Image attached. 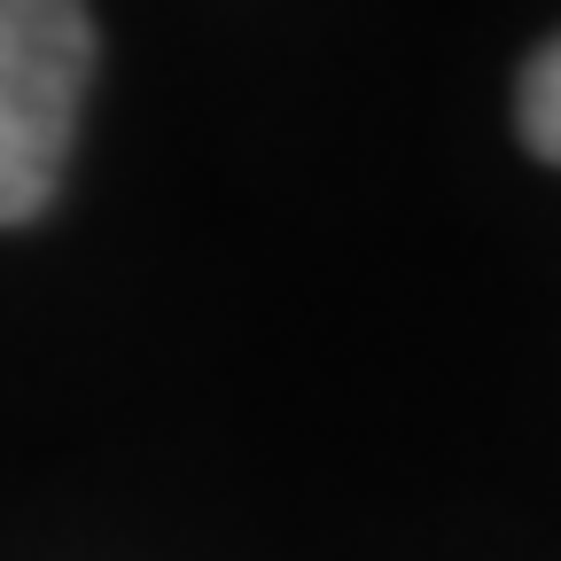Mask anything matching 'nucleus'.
Instances as JSON below:
<instances>
[{
	"label": "nucleus",
	"mask_w": 561,
	"mask_h": 561,
	"mask_svg": "<svg viewBox=\"0 0 561 561\" xmlns=\"http://www.w3.org/2000/svg\"><path fill=\"white\" fill-rule=\"evenodd\" d=\"M94 70V16L70 0H0V227L47 210Z\"/></svg>",
	"instance_id": "obj_1"
},
{
	"label": "nucleus",
	"mask_w": 561,
	"mask_h": 561,
	"mask_svg": "<svg viewBox=\"0 0 561 561\" xmlns=\"http://www.w3.org/2000/svg\"><path fill=\"white\" fill-rule=\"evenodd\" d=\"M515 110H523V140H530L546 164H561V39H546V47L530 55Z\"/></svg>",
	"instance_id": "obj_2"
}]
</instances>
